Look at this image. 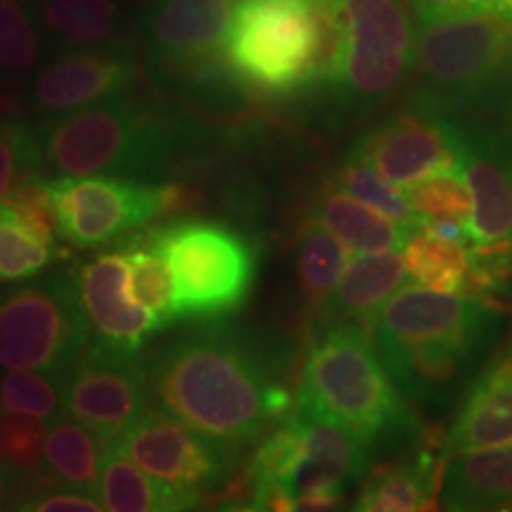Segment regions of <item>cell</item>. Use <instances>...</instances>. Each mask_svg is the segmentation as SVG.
Returning <instances> with one entry per match:
<instances>
[{
    "label": "cell",
    "instance_id": "cell-45",
    "mask_svg": "<svg viewBox=\"0 0 512 512\" xmlns=\"http://www.w3.org/2000/svg\"><path fill=\"white\" fill-rule=\"evenodd\" d=\"M299 3H306V5H311V3H316V0H299Z\"/></svg>",
    "mask_w": 512,
    "mask_h": 512
},
{
    "label": "cell",
    "instance_id": "cell-13",
    "mask_svg": "<svg viewBox=\"0 0 512 512\" xmlns=\"http://www.w3.org/2000/svg\"><path fill=\"white\" fill-rule=\"evenodd\" d=\"M114 444L159 482L200 494L226 482L238 458L235 448L155 411L140 415Z\"/></svg>",
    "mask_w": 512,
    "mask_h": 512
},
{
    "label": "cell",
    "instance_id": "cell-27",
    "mask_svg": "<svg viewBox=\"0 0 512 512\" xmlns=\"http://www.w3.org/2000/svg\"><path fill=\"white\" fill-rule=\"evenodd\" d=\"M105 441L67 413L53 420L43 444V467L55 484L98 491Z\"/></svg>",
    "mask_w": 512,
    "mask_h": 512
},
{
    "label": "cell",
    "instance_id": "cell-36",
    "mask_svg": "<svg viewBox=\"0 0 512 512\" xmlns=\"http://www.w3.org/2000/svg\"><path fill=\"white\" fill-rule=\"evenodd\" d=\"M46 434V420L0 413V458L12 472L29 475L43 465Z\"/></svg>",
    "mask_w": 512,
    "mask_h": 512
},
{
    "label": "cell",
    "instance_id": "cell-21",
    "mask_svg": "<svg viewBox=\"0 0 512 512\" xmlns=\"http://www.w3.org/2000/svg\"><path fill=\"white\" fill-rule=\"evenodd\" d=\"M98 496L107 512H190L202 501L200 491L147 475L117 444L102 451Z\"/></svg>",
    "mask_w": 512,
    "mask_h": 512
},
{
    "label": "cell",
    "instance_id": "cell-5",
    "mask_svg": "<svg viewBox=\"0 0 512 512\" xmlns=\"http://www.w3.org/2000/svg\"><path fill=\"white\" fill-rule=\"evenodd\" d=\"M174 271L176 318L214 320L245 306L256 278V249L219 221L185 219L147 233Z\"/></svg>",
    "mask_w": 512,
    "mask_h": 512
},
{
    "label": "cell",
    "instance_id": "cell-35",
    "mask_svg": "<svg viewBox=\"0 0 512 512\" xmlns=\"http://www.w3.org/2000/svg\"><path fill=\"white\" fill-rule=\"evenodd\" d=\"M3 204L15 211L38 240L55 247V235H60L57 233V209L46 178L41 174H22Z\"/></svg>",
    "mask_w": 512,
    "mask_h": 512
},
{
    "label": "cell",
    "instance_id": "cell-1",
    "mask_svg": "<svg viewBox=\"0 0 512 512\" xmlns=\"http://www.w3.org/2000/svg\"><path fill=\"white\" fill-rule=\"evenodd\" d=\"M147 387L159 411L235 451L292 413L290 394L261 351L221 325L159 351L147 366Z\"/></svg>",
    "mask_w": 512,
    "mask_h": 512
},
{
    "label": "cell",
    "instance_id": "cell-46",
    "mask_svg": "<svg viewBox=\"0 0 512 512\" xmlns=\"http://www.w3.org/2000/svg\"><path fill=\"white\" fill-rule=\"evenodd\" d=\"M3 467H5V463H3V458H0V470H3Z\"/></svg>",
    "mask_w": 512,
    "mask_h": 512
},
{
    "label": "cell",
    "instance_id": "cell-37",
    "mask_svg": "<svg viewBox=\"0 0 512 512\" xmlns=\"http://www.w3.org/2000/svg\"><path fill=\"white\" fill-rule=\"evenodd\" d=\"M22 174H41L36 131L22 121H0V204Z\"/></svg>",
    "mask_w": 512,
    "mask_h": 512
},
{
    "label": "cell",
    "instance_id": "cell-16",
    "mask_svg": "<svg viewBox=\"0 0 512 512\" xmlns=\"http://www.w3.org/2000/svg\"><path fill=\"white\" fill-rule=\"evenodd\" d=\"M136 76V60L126 43L64 50L43 64L29 83L27 102L43 119L112 100Z\"/></svg>",
    "mask_w": 512,
    "mask_h": 512
},
{
    "label": "cell",
    "instance_id": "cell-40",
    "mask_svg": "<svg viewBox=\"0 0 512 512\" xmlns=\"http://www.w3.org/2000/svg\"><path fill=\"white\" fill-rule=\"evenodd\" d=\"M254 501H259L268 512H349L347 496L294 498L278 486L254 491Z\"/></svg>",
    "mask_w": 512,
    "mask_h": 512
},
{
    "label": "cell",
    "instance_id": "cell-39",
    "mask_svg": "<svg viewBox=\"0 0 512 512\" xmlns=\"http://www.w3.org/2000/svg\"><path fill=\"white\" fill-rule=\"evenodd\" d=\"M12 512H107L95 491L74 489V486L50 484L19 498Z\"/></svg>",
    "mask_w": 512,
    "mask_h": 512
},
{
    "label": "cell",
    "instance_id": "cell-20",
    "mask_svg": "<svg viewBox=\"0 0 512 512\" xmlns=\"http://www.w3.org/2000/svg\"><path fill=\"white\" fill-rule=\"evenodd\" d=\"M439 498L444 512L512 510V444L444 456Z\"/></svg>",
    "mask_w": 512,
    "mask_h": 512
},
{
    "label": "cell",
    "instance_id": "cell-26",
    "mask_svg": "<svg viewBox=\"0 0 512 512\" xmlns=\"http://www.w3.org/2000/svg\"><path fill=\"white\" fill-rule=\"evenodd\" d=\"M403 261L408 275L434 292L458 294L470 280V249L465 242L446 238L427 221H420L406 233Z\"/></svg>",
    "mask_w": 512,
    "mask_h": 512
},
{
    "label": "cell",
    "instance_id": "cell-6",
    "mask_svg": "<svg viewBox=\"0 0 512 512\" xmlns=\"http://www.w3.org/2000/svg\"><path fill=\"white\" fill-rule=\"evenodd\" d=\"M413 72L434 102L470 100L512 72V12L477 8L420 24Z\"/></svg>",
    "mask_w": 512,
    "mask_h": 512
},
{
    "label": "cell",
    "instance_id": "cell-11",
    "mask_svg": "<svg viewBox=\"0 0 512 512\" xmlns=\"http://www.w3.org/2000/svg\"><path fill=\"white\" fill-rule=\"evenodd\" d=\"M57 233L76 247H100L164 216V188L119 176H57L48 181Z\"/></svg>",
    "mask_w": 512,
    "mask_h": 512
},
{
    "label": "cell",
    "instance_id": "cell-33",
    "mask_svg": "<svg viewBox=\"0 0 512 512\" xmlns=\"http://www.w3.org/2000/svg\"><path fill=\"white\" fill-rule=\"evenodd\" d=\"M406 200L422 221L470 226L472 195L460 171H444L411 185L406 188Z\"/></svg>",
    "mask_w": 512,
    "mask_h": 512
},
{
    "label": "cell",
    "instance_id": "cell-41",
    "mask_svg": "<svg viewBox=\"0 0 512 512\" xmlns=\"http://www.w3.org/2000/svg\"><path fill=\"white\" fill-rule=\"evenodd\" d=\"M415 15L420 24L437 22V19L460 15V12H470L477 8H486V0H411Z\"/></svg>",
    "mask_w": 512,
    "mask_h": 512
},
{
    "label": "cell",
    "instance_id": "cell-34",
    "mask_svg": "<svg viewBox=\"0 0 512 512\" xmlns=\"http://www.w3.org/2000/svg\"><path fill=\"white\" fill-rule=\"evenodd\" d=\"M41 38L17 0H0V74H27L38 60Z\"/></svg>",
    "mask_w": 512,
    "mask_h": 512
},
{
    "label": "cell",
    "instance_id": "cell-4",
    "mask_svg": "<svg viewBox=\"0 0 512 512\" xmlns=\"http://www.w3.org/2000/svg\"><path fill=\"white\" fill-rule=\"evenodd\" d=\"M368 332L337 323L320 332L304 363L299 411L330 420L366 446L415 432V415Z\"/></svg>",
    "mask_w": 512,
    "mask_h": 512
},
{
    "label": "cell",
    "instance_id": "cell-8",
    "mask_svg": "<svg viewBox=\"0 0 512 512\" xmlns=\"http://www.w3.org/2000/svg\"><path fill=\"white\" fill-rule=\"evenodd\" d=\"M235 0H147L138 29L162 79L219 91L238 79L228 62Z\"/></svg>",
    "mask_w": 512,
    "mask_h": 512
},
{
    "label": "cell",
    "instance_id": "cell-17",
    "mask_svg": "<svg viewBox=\"0 0 512 512\" xmlns=\"http://www.w3.org/2000/svg\"><path fill=\"white\" fill-rule=\"evenodd\" d=\"M76 287L93 344L126 356H140L147 337L162 330L150 311L128 294L124 254H100L76 271Z\"/></svg>",
    "mask_w": 512,
    "mask_h": 512
},
{
    "label": "cell",
    "instance_id": "cell-29",
    "mask_svg": "<svg viewBox=\"0 0 512 512\" xmlns=\"http://www.w3.org/2000/svg\"><path fill=\"white\" fill-rule=\"evenodd\" d=\"M124 259L128 266V294L133 302L150 311L162 330L176 323L174 271L162 249L152 245L145 235L136 247L128 249Z\"/></svg>",
    "mask_w": 512,
    "mask_h": 512
},
{
    "label": "cell",
    "instance_id": "cell-31",
    "mask_svg": "<svg viewBox=\"0 0 512 512\" xmlns=\"http://www.w3.org/2000/svg\"><path fill=\"white\" fill-rule=\"evenodd\" d=\"M335 185L354 200L368 204L370 209L380 211L389 221L399 223L403 230H411L422 221L408 204L406 195L387 183L377 174L373 166L361 162L358 157H347L335 174Z\"/></svg>",
    "mask_w": 512,
    "mask_h": 512
},
{
    "label": "cell",
    "instance_id": "cell-42",
    "mask_svg": "<svg viewBox=\"0 0 512 512\" xmlns=\"http://www.w3.org/2000/svg\"><path fill=\"white\" fill-rule=\"evenodd\" d=\"M15 475L8 465L0 470V512H12V494H15Z\"/></svg>",
    "mask_w": 512,
    "mask_h": 512
},
{
    "label": "cell",
    "instance_id": "cell-23",
    "mask_svg": "<svg viewBox=\"0 0 512 512\" xmlns=\"http://www.w3.org/2000/svg\"><path fill=\"white\" fill-rule=\"evenodd\" d=\"M441 479V463L430 451H418L373 472L349 512H430Z\"/></svg>",
    "mask_w": 512,
    "mask_h": 512
},
{
    "label": "cell",
    "instance_id": "cell-44",
    "mask_svg": "<svg viewBox=\"0 0 512 512\" xmlns=\"http://www.w3.org/2000/svg\"><path fill=\"white\" fill-rule=\"evenodd\" d=\"M486 3H489L491 8H498L503 12H512V0H486Z\"/></svg>",
    "mask_w": 512,
    "mask_h": 512
},
{
    "label": "cell",
    "instance_id": "cell-28",
    "mask_svg": "<svg viewBox=\"0 0 512 512\" xmlns=\"http://www.w3.org/2000/svg\"><path fill=\"white\" fill-rule=\"evenodd\" d=\"M347 268V247L318 221H309L297 242L299 290L313 306H325Z\"/></svg>",
    "mask_w": 512,
    "mask_h": 512
},
{
    "label": "cell",
    "instance_id": "cell-30",
    "mask_svg": "<svg viewBox=\"0 0 512 512\" xmlns=\"http://www.w3.org/2000/svg\"><path fill=\"white\" fill-rule=\"evenodd\" d=\"M0 413L55 420L67 413L64 377L36 370H8L0 377Z\"/></svg>",
    "mask_w": 512,
    "mask_h": 512
},
{
    "label": "cell",
    "instance_id": "cell-19",
    "mask_svg": "<svg viewBox=\"0 0 512 512\" xmlns=\"http://www.w3.org/2000/svg\"><path fill=\"white\" fill-rule=\"evenodd\" d=\"M460 174L472 195L470 240L477 245L512 240L510 152L489 136H467Z\"/></svg>",
    "mask_w": 512,
    "mask_h": 512
},
{
    "label": "cell",
    "instance_id": "cell-18",
    "mask_svg": "<svg viewBox=\"0 0 512 512\" xmlns=\"http://www.w3.org/2000/svg\"><path fill=\"white\" fill-rule=\"evenodd\" d=\"M512 444V332L467 387L444 456Z\"/></svg>",
    "mask_w": 512,
    "mask_h": 512
},
{
    "label": "cell",
    "instance_id": "cell-32",
    "mask_svg": "<svg viewBox=\"0 0 512 512\" xmlns=\"http://www.w3.org/2000/svg\"><path fill=\"white\" fill-rule=\"evenodd\" d=\"M55 247L36 238L8 204H0V283H17L43 273L55 259Z\"/></svg>",
    "mask_w": 512,
    "mask_h": 512
},
{
    "label": "cell",
    "instance_id": "cell-3",
    "mask_svg": "<svg viewBox=\"0 0 512 512\" xmlns=\"http://www.w3.org/2000/svg\"><path fill=\"white\" fill-rule=\"evenodd\" d=\"M36 143L43 174L157 178L181 150L183 131L166 114L117 95L43 119Z\"/></svg>",
    "mask_w": 512,
    "mask_h": 512
},
{
    "label": "cell",
    "instance_id": "cell-22",
    "mask_svg": "<svg viewBox=\"0 0 512 512\" xmlns=\"http://www.w3.org/2000/svg\"><path fill=\"white\" fill-rule=\"evenodd\" d=\"M36 19L55 50L119 43L126 22L124 0H36Z\"/></svg>",
    "mask_w": 512,
    "mask_h": 512
},
{
    "label": "cell",
    "instance_id": "cell-25",
    "mask_svg": "<svg viewBox=\"0 0 512 512\" xmlns=\"http://www.w3.org/2000/svg\"><path fill=\"white\" fill-rule=\"evenodd\" d=\"M316 219L330 230L344 247L356 254H377L403 247L408 230L389 221L380 211L363 207L361 202L342 190H328L318 197Z\"/></svg>",
    "mask_w": 512,
    "mask_h": 512
},
{
    "label": "cell",
    "instance_id": "cell-9",
    "mask_svg": "<svg viewBox=\"0 0 512 512\" xmlns=\"http://www.w3.org/2000/svg\"><path fill=\"white\" fill-rule=\"evenodd\" d=\"M226 53L238 81L254 91H306L313 55L309 5L299 0H240Z\"/></svg>",
    "mask_w": 512,
    "mask_h": 512
},
{
    "label": "cell",
    "instance_id": "cell-38",
    "mask_svg": "<svg viewBox=\"0 0 512 512\" xmlns=\"http://www.w3.org/2000/svg\"><path fill=\"white\" fill-rule=\"evenodd\" d=\"M475 294H501L512 287V240L486 242L470 249V280Z\"/></svg>",
    "mask_w": 512,
    "mask_h": 512
},
{
    "label": "cell",
    "instance_id": "cell-7",
    "mask_svg": "<svg viewBox=\"0 0 512 512\" xmlns=\"http://www.w3.org/2000/svg\"><path fill=\"white\" fill-rule=\"evenodd\" d=\"M76 273L0 290V370L64 377L88 349Z\"/></svg>",
    "mask_w": 512,
    "mask_h": 512
},
{
    "label": "cell",
    "instance_id": "cell-43",
    "mask_svg": "<svg viewBox=\"0 0 512 512\" xmlns=\"http://www.w3.org/2000/svg\"><path fill=\"white\" fill-rule=\"evenodd\" d=\"M214 512H268L259 501H247V498H228Z\"/></svg>",
    "mask_w": 512,
    "mask_h": 512
},
{
    "label": "cell",
    "instance_id": "cell-2",
    "mask_svg": "<svg viewBox=\"0 0 512 512\" xmlns=\"http://www.w3.org/2000/svg\"><path fill=\"white\" fill-rule=\"evenodd\" d=\"M368 325L401 394L420 406L446 408L489 356L501 309L479 297L403 287Z\"/></svg>",
    "mask_w": 512,
    "mask_h": 512
},
{
    "label": "cell",
    "instance_id": "cell-14",
    "mask_svg": "<svg viewBox=\"0 0 512 512\" xmlns=\"http://www.w3.org/2000/svg\"><path fill=\"white\" fill-rule=\"evenodd\" d=\"M147 368L138 356H126L100 344H88L64 375L67 413L98 434L105 444L119 441L145 413Z\"/></svg>",
    "mask_w": 512,
    "mask_h": 512
},
{
    "label": "cell",
    "instance_id": "cell-12",
    "mask_svg": "<svg viewBox=\"0 0 512 512\" xmlns=\"http://www.w3.org/2000/svg\"><path fill=\"white\" fill-rule=\"evenodd\" d=\"M465 133L451 121L418 105L382 121L351 150V157L373 166L384 181L401 188L434 174L463 169Z\"/></svg>",
    "mask_w": 512,
    "mask_h": 512
},
{
    "label": "cell",
    "instance_id": "cell-10",
    "mask_svg": "<svg viewBox=\"0 0 512 512\" xmlns=\"http://www.w3.org/2000/svg\"><path fill=\"white\" fill-rule=\"evenodd\" d=\"M349 41L335 88L358 110H373L396 93L413 69L415 36L401 0H342Z\"/></svg>",
    "mask_w": 512,
    "mask_h": 512
},
{
    "label": "cell",
    "instance_id": "cell-15",
    "mask_svg": "<svg viewBox=\"0 0 512 512\" xmlns=\"http://www.w3.org/2000/svg\"><path fill=\"white\" fill-rule=\"evenodd\" d=\"M290 425V448L273 486L294 498L347 496L351 486L366 477L370 446L344 427L299 408L290 413Z\"/></svg>",
    "mask_w": 512,
    "mask_h": 512
},
{
    "label": "cell",
    "instance_id": "cell-24",
    "mask_svg": "<svg viewBox=\"0 0 512 512\" xmlns=\"http://www.w3.org/2000/svg\"><path fill=\"white\" fill-rule=\"evenodd\" d=\"M406 261L399 252L354 256L325 304L332 316L370 323L377 309L406 283Z\"/></svg>",
    "mask_w": 512,
    "mask_h": 512
}]
</instances>
